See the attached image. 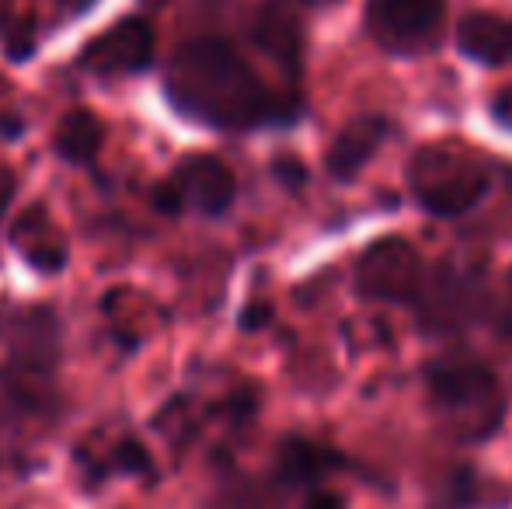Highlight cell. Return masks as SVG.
I'll return each mask as SVG.
<instances>
[{
  "label": "cell",
  "mask_w": 512,
  "mask_h": 509,
  "mask_svg": "<svg viewBox=\"0 0 512 509\" xmlns=\"http://www.w3.org/2000/svg\"><path fill=\"white\" fill-rule=\"evenodd\" d=\"M56 321L49 311L25 314L11 342V363L0 370V384L21 405H42L53 394V367H56Z\"/></svg>",
  "instance_id": "4"
},
{
  "label": "cell",
  "mask_w": 512,
  "mask_h": 509,
  "mask_svg": "<svg viewBox=\"0 0 512 509\" xmlns=\"http://www.w3.org/2000/svg\"><path fill=\"white\" fill-rule=\"evenodd\" d=\"M408 182L418 206L436 217H460L485 199L492 168L471 147L460 143H429L408 164Z\"/></svg>",
  "instance_id": "2"
},
{
  "label": "cell",
  "mask_w": 512,
  "mask_h": 509,
  "mask_svg": "<svg viewBox=\"0 0 512 509\" xmlns=\"http://www.w3.org/2000/svg\"><path fill=\"white\" fill-rule=\"evenodd\" d=\"M304 4H324V0H304Z\"/></svg>",
  "instance_id": "24"
},
{
  "label": "cell",
  "mask_w": 512,
  "mask_h": 509,
  "mask_svg": "<svg viewBox=\"0 0 512 509\" xmlns=\"http://www.w3.org/2000/svg\"><path fill=\"white\" fill-rule=\"evenodd\" d=\"M251 39L262 49L265 56L286 67L290 74H300V56H304V39H300V25L286 7L269 4L258 11L255 28H251Z\"/></svg>",
  "instance_id": "12"
},
{
  "label": "cell",
  "mask_w": 512,
  "mask_h": 509,
  "mask_svg": "<svg viewBox=\"0 0 512 509\" xmlns=\"http://www.w3.org/2000/svg\"><path fill=\"white\" fill-rule=\"evenodd\" d=\"M457 49L474 63L506 67L512 63V18L492 11H474L457 25Z\"/></svg>",
  "instance_id": "10"
},
{
  "label": "cell",
  "mask_w": 512,
  "mask_h": 509,
  "mask_svg": "<svg viewBox=\"0 0 512 509\" xmlns=\"http://www.w3.org/2000/svg\"><path fill=\"white\" fill-rule=\"evenodd\" d=\"M276 175H290V178H286L290 185L304 182V168H300V164H293V161H279L276 164Z\"/></svg>",
  "instance_id": "22"
},
{
  "label": "cell",
  "mask_w": 512,
  "mask_h": 509,
  "mask_svg": "<svg viewBox=\"0 0 512 509\" xmlns=\"http://www.w3.org/2000/svg\"><path fill=\"white\" fill-rule=\"evenodd\" d=\"M171 185L178 189L182 203L196 206L206 217H220V213L230 210L234 203L237 182L230 175V168L220 161V157L209 154H192L178 164V171L171 175Z\"/></svg>",
  "instance_id": "9"
},
{
  "label": "cell",
  "mask_w": 512,
  "mask_h": 509,
  "mask_svg": "<svg viewBox=\"0 0 512 509\" xmlns=\"http://www.w3.org/2000/svg\"><path fill=\"white\" fill-rule=\"evenodd\" d=\"M154 199H157V206H161L164 213H178V210L185 206V203H182V196H178V189L171 185V178L161 185V189L154 192Z\"/></svg>",
  "instance_id": "19"
},
{
  "label": "cell",
  "mask_w": 512,
  "mask_h": 509,
  "mask_svg": "<svg viewBox=\"0 0 512 509\" xmlns=\"http://www.w3.org/2000/svg\"><path fill=\"white\" fill-rule=\"evenodd\" d=\"M422 258L405 238H384L366 248L356 265V286L377 304H408L422 286Z\"/></svg>",
  "instance_id": "6"
},
{
  "label": "cell",
  "mask_w": 512,
  "mask_h": 509,
  "mask_svg": "<svg viewBox=\"0 0 512 509\" xmlns=\"http://www.w3.org/2000/svg\"><path fill=\"white\" fill-rule=\"evenodd\" d=\"M492 116H495V123H499V126L512 129V84H509V88H502L499 95H495Z\"/></svg>",
  "instance_id": "18"
},
{
  "label": "cell",
  "mask_w": 512,
  "mask_h": 509,
  "mask_svg": "<svg viewBox=\"0 0 512 509\" xmlns=\"http://www.w3.org/2000/svg\"><path fill=\"white\" fill-rule=\"evenodd\" d=\"M11 241L21 255L28 258V265L42 272H56L63 269V258H67V248H63V231L49 220V213L42 206L28 210L25 217L14 224Z\"/></svg>",
  "instance_id": "13"
},
{
  "label": "cell",
  "mask_w": 512,
  "mask_h": 509,
  "mask_svg": "<svg viewBox=\"0 0 512 509\" xmlns=\"http://www.w3.org/2000/svg\"><path fill=\"white\" fill-rule=\"evenodd\" d=\"M304 509H345V506H342V496H335V492H314L304 503Z\"/></svg>",
  "instance_id": "20"
},
{
  "label": "cell",
  "mask_w": 512,
  "mask_h": 509,
  "mask_svg": "<svg viewBox=\"0 0 512 509\" xmlns=\"http://www.w3.org/2000/svg\"><path fill=\"white\" fill-rule=\"evenodd\" d=\"M95 4V0H70V7H74V11H84V7H91Z\"/></svg>",
  "instance_id": "23"
},
{
  "label": "cell",
  "mask_w": 512,
  "mask_h": 509,
  "mask_svg": "<svg viewBox=\"0 0 512 509\" xmlns=\"http://www.w3.org/2000/svg\"><path fill=\"white\" fill-rule=\"evenodd\" d=\"M495 325H499V332L506 335V339H512V279L506 290H502L499 304H495Z\"/></svg>",
  "instance_id": "17"
},
{
  "label": "cell",
  "mask_w": 512,
  "mask_h": 509,
  "mask_svg": "<svg viewBox=\"0 0 512 509\" xmlns=\"http://www.w3.org/2000/svg\"><path fill=\"white\" fill-rule=\"evenodd\" d=\"M11 196H14V175L7 168H0V217H4L7 203H11Z\"/></svg>",
  "instance_id": "21"
},
{
  "label": "cell",
  "mask_w": 512,
  "mask_h": 509,
  "mask_svg": "<svg viewBox=\"0 0 512 509\" xmlns=\"http://www.w3.org/2000/svg\"><path fill=\"white\" fill-rule=\"evenodd\" d=\"M429 398L436 412L457 429L464 440H485L502 419V391L495 374L478 360L450 356L425 374Z\"/></svg>",
  "instance_id": "3"
},
{
  "label": "cell",
  "mask_w": 512,
  "mask_h": 509,
  "mask_svg": "<svg viewBox=\"0 0 512 509\" xmlns=\"http://www.w3.org/2000/svg\"><path fill=\"white\" fill-rule=\"evenodd\" d=\"M474 300H478V293L471 290V283L464 276H457L450 269H439V272H425L411 304L418 307V321H422L425 332L443 335L464 325L467 314L474 311Z\"/></svg>",
  "instance_id": "8"
},
{
  "label": "cell",
  "mask_w": 512,
  "mask_h": 509,
  "mask_svg": "<svg viewBox=\"0 0 512 509\" xmlns=\"http://www.w3.org/2000/svg\"><path fill=\"white\" fill-rule=\"evenodd\" d=\"M338 454L331 450L317 447V443H307V440H290L279 454V471L290 485H307V482H317L324 478L328 471L338 468Z\"/></svg>",
  "instance_id": "15"
},
{
  "label": "cell",
  "mask_w": 512,
  "mask_h": 509,
  "mask_svg": "<svg viewBox=\"0 0 512 509\" xmlns=\"http://www.w3.org/2000/svg\"><path fill=\"white\" fill-rule=\"evenodd\" d=\"M154 25L147 18H122L108 32L88 42L81 53V67L98 77H126L140 74L154 63Z\"/></svg>",
  "instance_id": "7"
},
{
  "label": "cell",
  "mask_w": 512,
  "mask_h": 509,
  "mask_svg": "<svg viewBox=\"0 0 512 509\" xmlns=\"http://www.w3.org/2000/svg\"><path fill=\"white\" fill-rule=\"evenodd\" d=\"M115 464H119L122 471H133V475H140V471L150 468V457H147V450H143L140 443L126 440L119 450H115Z\"/></svg>",
  "instance_id": "16"
},
{
  "label": "cell",
  "mask_w": 512,
  "mask_h": 509,
  "mask_svg": "<svg viewBox=\"0 0 512 509\" xmlns=\"http://www.w3.org/2000/svg\"><path fill=\"white\" fill-rule=\"evenodd\" d=\"M164 91L178 116L213 129L279 126L297 116V105L269 91L255 67L223 39L185 42L171 56Z\"/></svg>",
  "instance_id": "1"
},
{
  "label": "cell",
  "mask_w": 512,
  "mask_h": 509,
  "mask_svg": "<svg viewBox=\"0 0 512 509\" xmlns=\"http://www.w3.org/2000/svg\"><path fill=\"white\" fill-rule=\"evenodd\" d=\"M384 136H387V119H380V116L352 119V123L335 136V143H331L328 171L338 178V182H349V178H356L359 171L366 168V161H370V157L380 150Z\"/></svg>",
  "instance_id": "11"
},
{
  "label": "cell",
  "mask_w": 512,
  "mask_h": 509,
  "mask_svg": "<svg viewBox=\"0 0 512 509\" xmlns=\"http://www.w3.org/2000/svg\"><path fill=\"white\" fill-rule=\"evenodd\" d=\"M446 0H366V32L394 56H418L439 42Z\"/></svg>",
  "instance_id": "5"
},
{
  "label": "cell",
  "mask_w": 512,
  "mask_h": 509,
  "mask_svg": "<svg viewBox=\"0 0 512 509\" xmlns=\"http://www.w3.org/2000/svg\"><path fill=\"white\" fill-rule=\"evenodd\" d=\"M105 140V126L95 112L88 109H74L60 119L56 126V154L70 164H88L95 161L98 147Z\"/></svg>",
  "instance_id": "14"
}]
</instances>
